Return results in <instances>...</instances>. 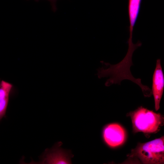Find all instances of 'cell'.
<instances>
[{"label": "cell", "mask_w": 164, "mask_h": 164, "mask_svg": "<svg viewBox=\"0 0 164 164\" xmlns=\"http://www.w3.org/2000/svg\"><path fill=\"white\" fill-rule=\"evenodd\" d=\"M132 56V54L127 53L120 62L114 65L101 61L102 67L97 69V75L99 78L109 77L105 83L107 87L113 84L120 85L122 80H129L140 87L145 97H150L152 95V89L148 86L143 84L141 79L135 78L131 73L130 68L133 65Z\"/></svg>", "instance_id": "cell-1"}, {"label": "cell", "mask_w": 164, "mask_h": 164, "mask_svg": "<svg viewBox=\"0 0 164 164\" xmlns=\"http://www.w3.org/2000/svg\"><path fill=\"white\" fill-rule=\"evenodd\" d=\"M105 143L109 147L114 148L122 144L126 138V133L123 128L119 125L111 123L104 128L102 133Z\"/></svg>", "instance_id": "cell-5"}, {"label": "cell", "mask_w": 164, "mask_h": 164, "mask_svg": "<svg viewBox=\"0 0 164 164\" xmlns=\"http://www.w3.org/2000/svg\"><path fill=\"white\" fill-rule=\"evenodd\" d=\"M152 80V91L154 97L155 109L157 111L160 108V103L164 88V76L160 59L156 60Z\"/></svg>", "instance_id": "cell-6"}, {"label": "cell", "mask_w": 164, "mask_h": 164, "mask_svg": "<svg viewBox=\"0 0 164 164\" xmlns=\"http://www.w3.org/2000/svg\"><path fill=\"white\" fill-rule=\"evenodd\" d=\"M131 119L134 133L142 132L149 134L158 132L164 123V117L142 106L127 114Z\"/></svg>", "instance_id": "cell-3"}, {"label": "cell", "mask_w": 164, "mask_h": 164, "mask_svg": "<svg viewBox=\"0 0 164 164\" xmlns=\"http://www.w3.org/2000/svg\"><path fill=\"white\" fill-rule=\"evenodd\" d=\"M164 136L145 143H139L127 155L128 159L145 164H164Z\"/></svg>", "instance_id": "cell-2"}, {"label": "cell", "mask_w": 164, "mask_h": 164, "mask_svg": "<svg viewBox=\"0 0 164 164\" xmlns=\"http://www.w3.org/2000/svg\"><path fill=\"white\" fill-rule=\"evenodd\" d=\"M40 0H35L36 2H38ZM49 1L51 4L52 7V9L53 11L55 12L56 10V2L57 0H47Z\"/></svg>", "instance_id": "cell-8"}, {"label": "cell", "mask_w": 164, "mask_h": 164, "mask_svg": "<svg viewBox=\"0 0 164 164\" xmlns=\"http://www.w3.org/2000/svg\"><path fill=\"white\" fill-rule=\"evenodd\" d=\"M12 87V84L4 80L0 83V121L5 116Z\"/></svg>", "instance_id": "cell-7"}, {"label": "cell", "mask_w": 164, "mask_h": 164, "mask_svg": "<svg viewBox=\"0 0 164 164\" xmlns=\"http://www.w3.org/2000/svg\"><path fill=\"white\" fill-rule=\"evenodd\" d=\"M62 143L59 142L50 149H47L40 157L39 164H71L73 155L70 150L62 149Z\"/></svg>", "instance_id": "cell-4"}]
</instances>
